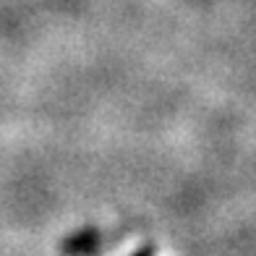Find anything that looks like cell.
Instances as JSON below:
<instances>
[{
    "label": "cell",
    "mask_w": 256,
    "mask_h": 256,
    "mask_svg": "<svg viewBox=\"0 0 256 256\" xmlns=\"http://www.w3.org/2000/svg\"><path fill=\"white\" fill-rule=\"evenodd\" d=\"M100 248V232L97 230H84V232H76L63 243V251L68 256H92L97 254Z\"/></svg>",
    "instance_id": "6da1fadb"
},
{
    "label": "cell",
    "mask_w": 256,
    "mask_h": 256,
    "mask_svg": "<svg viewBox=\"0 0 256 256\" xmlns=\"http://www.w3.org/2000/svg\"><path fill=\"white\" fill-rule=\"evenodd\" d=\"M154 254H157L154 246H142V248H138L136 254H131V256H154Z\"/></svg>",
    "instance_id": "7a4b0ae2"
}]
</instances>
